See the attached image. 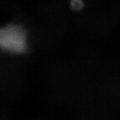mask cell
<instances>
[{
  "mask_svg": "<svg viewBox=\"0 0 120 120\" xmlns=\"http://www.w3.org/2000/svg\"><path fill=\"white\" fill-rule=\"evenodd\" d=\"M23 30L17 26H9L1 29L0 44L4 49L15 53L23 52L26 48Z\"/></svg>",
  "mask_w": 120,
  "mask_h": 120,
  "instance_id": "6da1fadb",
  "label": "cell"
},
{
  "mask_svg": "<svg viewBox=\"0 0 120 120\" xmlns=\"http://www.w3.org/2000/svg\"><path fill=\"white\" fill-rule=\"evenodd\" d=\"M71 5L72 8L76 10H78L82 8L83 6V3L81 0H72Z\"/></svg>",
  "mask_w": 120,
  "mask_h": 120,
  "instance_id": "7a4b0ae2",
  "label": "cell"
}]
</instances>
